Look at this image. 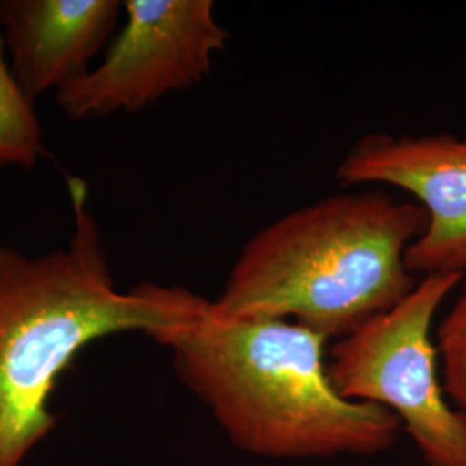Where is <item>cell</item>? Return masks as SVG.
<instances>
[{"mask_svg":"<svg viewBox=\"0 0 466 466\" xmlns=\"http://www.w3.org/2000/svg\"><path fill=\"white\" fill-rule=\"evenodd\" d=\"M185 387L238 450L269 460L375 456L400 423L375 404L344 400L327 370V339L289 319L198 315L154 339Z\"/></svg>","mask_w":466,"mask_h":466,"instance_id":"obj_1","label":"cell"},{"mask_svg":"<svg viewBox=\"0 0 466 466\" xmlns=\"http://www.w3.org/2000/svg\"><path fill=\"white\" fill-rule=\"evenodd\" d=\"M75 228L42 256L0 248V466H21L56 427L49 398L59 375L90 342L144 332L154 340L188 323L204 298L184 287L140 283L119 292L86 187L69 182Z\"/></svg>","mask_w":466,"mask_h":466,"instance_id":"obj_2","label":"cell"},{"mask_svg":"<svg viewBox=\"0 0 466 466\" xmlns=\"http://www.w3.org/2000/svg\"><path fill=\"white\" fill-rule=\"evenodd\" d=\"M425 225L418 202L382 188L311 202L250 237L211 304L223 317L289 319L339 340L417 287L404 256Z\"/></svg>","mask_w":466,"mask_h":466,"instance_id":"obj_3","label":"cell"},{"mask_svg":"<svg viewBox=\"0 0 466 466\" xmlns=\"http://www.w3.org/2000/svg\"><path fill=\"white\" fill-rule=\"evenodd\" d=\"M463 280L421 277L394 308L339 339L327 360L335 390L390 411L427 466H466V418L446 396L432 339L433 318Z\"/></svg>","mask_w":466,"mask_h":466,"instance_id":"obj_4","label":"cell"},{"mask_svg":"<svg viewBox=\"0 0 466 466\" xmlns=\"http://www.w3.org/2000/svg\"><path fill=\"white\" fill-rule=\"evenodd\" d=\"M127 23L99 66L56 92L75 121L135 113L199 85L230 34L211 0H127Z\"/></svg>","mask_w":466,"mask_h":466,"instance_id":"obj_5","label":"cell"},{"mask_svg":"<svg viewBox=\"0 0 466 466\" xmlns=\"http://www.w3.org/2000/svg\"><path fill=\"white\" fill-rule=\"evenodd\" d=\"M335 177L348 187H398L423 208L425 230L404 256L413 275H466V135L370 134Z\"/></svg>","mask_w":466,"mask_h":466,"instance_id":"obj_6","label":"cell"},{"mask_svg":"<svg viewBox=\"0 0 466 466\" xmlns=\"http://www.w3.org/2000/svg\"><path fill=\"white\" fill-rule=\"evenodd\" d=\"M121 9L117 0H0V36L19 88L35 102L80 80Z\"/></svg>","mask_w":466,"mask_h":466,"instance_id":"obj_7","label":"cell"},{"mask_svg":"<svg viewBox=\"0 0 466 466\" xmlns=\"http://www.w3.org/2000/svg\"><path fill=\"white\" fill-rule=\"evenodd\" d=\"M46 154L44 132L30 99L17 85L0 36V167H34Z\"/></svg>","mask_w":466,"mask_h":466,"instance_id":"obj_8","label":"cell"},{"mask_svg":"<svg viewBox=\"0 0 466 466\" xmlns=\"http://www.w3.org/2000/svg\"><path fill=\"white\" fill-rule=\"evenodd\" d=\"M435 346L446 396L466 418V282L437 329Z\"/></svg>","mask_w":466,"mask_h":466,"instance_id":"obj_9","label":"cell"}]
</instances>
